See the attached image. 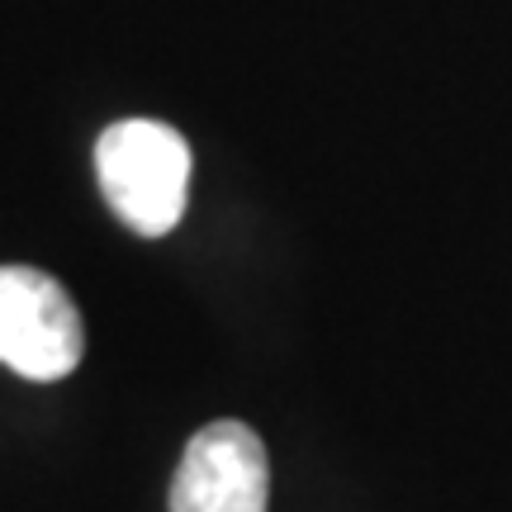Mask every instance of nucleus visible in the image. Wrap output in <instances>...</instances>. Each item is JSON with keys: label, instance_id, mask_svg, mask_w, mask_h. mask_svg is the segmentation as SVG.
Here are the masks:
<instances>
[{"label": "nucleus", "instance_id": "obj_1", "mask_svg": "<svg viewBox=\"0 0 512 512\" xmlns=\"http://www.w3.org/2000/svg\"><path fill=\"white\" fill-rule=\"evenodd\" d=\"M95 176L110 209L138 238H162L185 214L190 147L171 124L119 119L95 143Z\"/></svg>", "mask_w": 512, "mask_h": 512}, {"label": "nucleus", "instance_id": "obj_2", "mask_svg": "<svg viewBox=\"0 0 512 512\" xmlns=\"http://www.w3.org/2000/svg\"><path fill=\"white\" fill-rule=\"evenodd\" d=\"M86 356L72 294L38 266H0V366L24 380H67Z\"/></svg>", "mask_w": 512, "mask_h": 512}, {"label": "nucleus", "instance_id": "obj_3", "mask_svg": "<svg viewBox=\"0 0 512 512\" xmlns=\"http://www.w3.org/2000/svg\"><path fill=\"white\" fill-rule=\"evenodd\" d=\"M271 460L247 422H209L185 446L171 479V512H266Z\"/></svg>", "mask_w": 512, "mask_h": 512}]
</instances>
